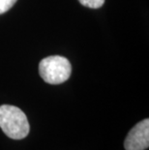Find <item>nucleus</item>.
<instances>
[{"instance_id":"obj_1","label":"nucleus","mask_w":149,"mask_h":150,"mask_svg":"<svg viewBox=\"0 0 149 150\" xmlns=\"http://www.w3.org/2000/svg\"><path fill=\"white\" fill-rule=\"evenodd\" d=\"M0 128L12 139L26 138L30 131L25 113L20 108L11 105L0 106Z\"/></svg>"},{"instance_id":"obj_2","label":"nucleus","mask_w":149,"mask_h":150,"mask_svg":"<svg viewBox=\"0 0 149 150\" xmlns=\"http://www.w3.org/2000/svg\"><path fill=\"white\" fill-rule=\"evenodd\" d=\"M72 73V66L64 56L52 55L41 60L39 74L47 83L60 84L68 81Z\"/></svg>"},{"instance_id":"obj_3","label":"nucleus","mask_w":149,"mask_h":150,"mask_svg":"<svg viewBox=\"0 0 149 150\" xmlns=\"http://www.w3.org/2000/svg\"><path fill=\"white\" fill-rule=\"evenodd\" d=\"M149 146V119L141 120L133 127L127 135L124 147L126 150H145Z\"/></svg>"},{"instance_id":"obj_4","label":"nucleus","mask_w":149,"mask_h":150,"mask_svg":"<svg viewBox=\"0 0 149 150\" xmlns=\"http://www.w3.org/2000/svg\"><path fill=\"white\" fill-rule=\"evenodd\" d=\"M78 1L84 7L91 9H99L105 3V0H78Z\"/></svg>"},{"instance_id":"obj_5","label":"nucleus","mask_w":149,"mask_h":150,"mask_svg":"<svg viewBox=\"0 0 149 150\" xmlns=\"http://www.w3.org/2000/svg\"><path fill=\"white\" fill-rule=\"evenodd\" d=\"M17 1L18 0H0V15L10 10Z\"/></svg>"}]
</instances>
